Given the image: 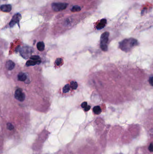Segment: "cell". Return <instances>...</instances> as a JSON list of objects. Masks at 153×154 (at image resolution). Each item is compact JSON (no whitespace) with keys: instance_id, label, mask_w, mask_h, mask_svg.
Returning a JSON list of instances; mask_svg holds the SVG:
<instances>
[{"instance_id":"obj_1","label":"cell","mask_w":153,"mask_h":154,"mask_svg":"<svg viewBox=\"0 0 153 154\" xmlns=\"http://www.w3.org/2000/svg\"><path fill=\"white\" fill-rule=\"evenodd\" d=\"M138 44V41L133 38L126 39L122 41L119 44V47L120 49L123 51L126 52L128 51L133 47Z\"/></svg>"},{"instance_id":"obj_2","label":"cell","mask_w":153,"mask_h":154,"mask_svg":"<svg viewBox=\"0 0 153 154\" xmlns=\"http://www.w3.org/2000/svg\"><path fill=\"white\" fill-rule=\"evenodd\" d=\"M110 33L108 32H104L103 33L100 39V46L104 51H106L108 50V47L107 44L108 43L109 36Z\"/></svg>"},{"instance_id":"obj_3","label":"cell","mask_w":153,"mask_h":154,"mask_svg":"<svg viewBox=\"0 0 153 154\" xmlns=\"http://www.w3.org/2000/svg\"><path fill=\"white\" fill-rule=\"evenodd\" d=\"M68 6V3L63 2H55L52 3L51 5L53 10L56 12L62 11L66 9Z\"/></svg>"},{"instance_id":"obj_4","label":"cell","mask_w":153,"mask_h":154,"mask_svg":"<svg viewBox=\"0 0 153 154\" xmlns=\"http://www.w3.org/2000/svg\"><path fill=\"white\" fill-rule=\"evenodd\" d=\"M33 51V49L29 47H23L20 50V53L22 56L25 59L28 58L32 54Z\"/></svg>"},{"instance_id":"obj_5","label":"cell","mask_w":153,"mask_h":154,"mask_svg":"<svg viewBox=\"0 0 153 154\" xmlns=\"http://www.w3.org/2000/svg\"><path fill=\"white\" fill-rule=\"evenodd\" d=\"M14 96L17 100L20 101H23L25 100V95L24 93L23 92L22 90L20 88L17 89L15 91Z\"/></svg>"},{"instance_id":"obj_6","label":"cell","mask_w":153,"mask_h":154,"mask_svg":"<svg viewBox=\"0 0 153 154\" xmlns=\"http://www.w3.org/2000/svg\"><path fill=\"white\" fill-rule=\"evenodd\" d=\"M21 18L22 16L20 14L18 13L15 14L9 23V26L11 27H12L15 24L18 23L20 19H21Z\"/></svg>"},{"instance_id":"obj_7","label":"cell","mask_w":153,"mask_h":154,"mask_svg":"<svg viewBox=\"0 0 153 154\" xmlns=\"http://www.w3.org/2000/svg\"><path fill=\"white\" fill-rule=\"evenodd\" d=\"M107 21L105 18L102 19L100 20L99 23L96 26V28L98 30H101L105 27Z\"/></svg>"},{"instance_id":"obj_8","label":"cell","mask_w":153,"mask_h":154,"mask_svg":"<svg viewBox=\"0 0 153 154\" xmlns=\"http://www.w3.org/2000/svg\"><path fill=\"white\" fill-rule=\"evenodd\" d=\"M0 9L5 12H9L12 9V6L10 5H3L0 6Z\"/></svg>"},{"instance_id":"obj_9","label":"cell","mask_w":153,"mask_h":154,"mask_svg":"<svg viewBox=\"0 0 153 154\" xmlns=\"http://www.w3.org/2000/svg\"><path fill=\"white\" fill-rule=\"evenodd\" d=\"M15 66V63L14 62L11 61V60H8L7 61L6 63V68L9 70H11L13 69H14Z\"/></svg>"},{"instance_id":"obj_10","label":"cell","mask_w":153,"mask_h":154,"mask_svg":"<svg viewBox=\"0 0 153 154\" xmlns=\"http://www.w3.org/2000/svg\"><path fill=\"white\" fill-rule=\"evenodd\" d=\"M41 60L39 61H34L32 60H28L27 63H26V65L27 66H32V65H35L36 64H38L41 63Z\"/></svg>"},{"instance_id":"obj_11","label":"cell","mask_w":153,"mask_h":154,"mask_svg":"<svg viewBox=\"0 0 153 154\" xmlns=\"http://www.w3.org/2000/svg\"><path fill=\"white\" fill-rule=\"evenodd\" d=\"M18 79L20 81H25L27 79V76L23 72H20L18 75Z\"/></svg>"},{"instance_id":"obj_12","label":"cell","mask_w":153,"mask_h":154,"mask_svg":"<svg viewBox=\"0 0 153 154\" xmlns=\"http://www.w3.org/2000/svg\"><path fill=\"white\" fill-rule=\"evenodd\" d=\"M37 48L39 51H42L45 49V44L42 41H40L37 44Z\"/></svg>"},{"instance_id":"obj_13","label":"cell","mask_w":153,"mask_h":154,"mask_svg":"<svg viewBox=\"0 0 153 154\" xmlns=\"http://www.w3.org/2000/svg\"><path fill=\"white\" fill-rule=\"evenodd\" d=\"M93 111L96 114H99L102 112V109L99 106L97 105V106H95L94 108Z\"/></svg>"},{"instance_id":"obj_14","label":"cell","mask_w":153,"mask_h":154,"mask_svg":"<svg viewBox=\"0 0 153 154\" xmlns=\"http://www.w3.org/2000/svg\"><path fill=\"white\" fill-rule=\"evenodd\" d=\"M81 8L80 6L76 5L73 6L71 10L73 12H76L80 11L81 10Z\"/></svg>"},{"instance_id":"obj_15","label":"cell","mask_w":153,"mask_h":154,"mask_svg":"<svg viewBox=\"0 0 153 154\" xmlns=\"http://www.w3.org/2000/svg\"><path fill=\"white\" fill-rule=\"evenodd\" d=\"M71 87L70 85L69 84H66L65 86L63 87V93H67L69 91H70L71 90Z\"/></svg>"},{"instance_id":"obj_16","label":"cell","mask_w":153,"mask_h":154,"mask_svg":"<svg viewBox=\"0 0 153 154\" xmlns=\"http://www.w3.org/2000/svg\"><path fill=\"white\" fill-rule=\"evenodd\" d=\"M70 87L71 88H72L73 89H76L77 87H78V84L75 81H72L70 83Z\"/></svg>"},{"instance_id":"obj_17","label":"cell","mask_w":153,"mask_h":154,"mask_svg":"<svg viewBox=\"0 0 153 154\" xmlns=\"http://www.w3.org/2000/svg\"><path fill=\"white\" fill-rule=\"evenodd\" d=\"M63 63V59L61 58H58L55 61V64L57 66H60Z\"/></svg>"},{"instance_id":"obj_18","label":"cell","mask_w":153,"mask_h":154,"mask_svg":"<svg viewBox=\"0 0 153 154\" xmlns=\"http://www.w3.org/2000/svg\"><path fill=\"white\" fill-rule=\"evenodd\" d=\"M30 59L34 61H39L40 60V57L38 55H32L30 57Z\"/></svg>"},{"instance_id":"obj_19","label":"cell","mask_w":153,"mask_h":154,"mask_svg":"<svg viewBox=\"0 0 153 154\" xmlns=\"http://www.w3.org/2000/svg\"><path fill=\"white\" fill-rule=\"evenodd\" d=\"M7 128L9 130H12L13 129H14V127L13 124L11 123H8L7 124Z\"/></svg>"},{"instance_id":"obj_20","label":"cell","mask_w":153,"mask_h":154,"mask_svg":"<svg viewBox=\"0 0 153 154\" xmlns=\"http://www.w3.org/2000/svg\"><path fill=\"white\" fill-rule=\"evenodd\" d=\"M81 105V107H82L83 108L85 109V108L88 105L87 102H83V103H82Z\"/></svg>"},{"instance_id":"obj_21","label":"cell","mask_w":153,"mask_h":154,"mask_svg":"<svg viewBox=\"0 0 153 154\" xmlns=\"http://www.w3.org/2000/svg\"><path fill=\"white\" fill-rule=\"evenodd\" d=\"M153 144H152V143H151L149 146V150L150 152H152L153 151Z\"/></svg>"},{"instance_id":"obj_22","label":"cell","mask_w":153,"mask_h":154,"mask_svg":"<svg viewBox=\"0 0 153 154\" xmlns=\"http://www.w3.org/2000/svg\"><path fill=\"white\" fill-rule=\"evenodd\" d=\"M90 108H91V107H90V105H87L85 108L84 109V110H85V111L87 112V111H89L90 109Z\"/></svg>"},{"instance_id":"obj_23","label":"cell","mask_w":153,"mask_h":154,"mask_svg":"<svg viewBox=\"0 0 153 154\" xmlns=\"http://www.w3.org/2000/svg\"><path fill=\"white\" fill-rule=\"evenodd\" d=\"M149 82L151 86L153 85V77H151L149 79Z\"/></svg>"}]
</instances>
